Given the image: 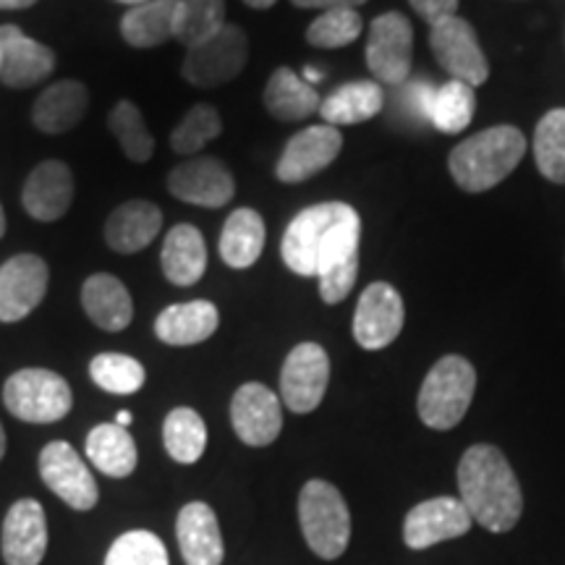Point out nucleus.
I'll return each instance as SVG.
<instances>
[{
  "mask_svg": "<svg viewBox=\"0 0 565 565\" xmlns=\"http://www.w3.org/2000/svg\"><path fill=\"white\" fill-rule=\"evenodd\" d=\"M221 315L212 301L171 303L154 320V335L168 345H196L215 335Z\"/></svg>",
  "mask_w": 565,
  "mask_h": 565,
  "instance_id": "b1692460",
  "label": "nucleus"
},
{
  "mask_svg": "<svg viewBox=\"0 0 565 565\" xmlns=\"http://www.w3.org/2000/svg\"><path fill=\"white\" fill-rule=\"evenodd\" d=\"M175 536L186 565H221L223 534L217 515L207 503H189L175 521Z\"/></svg>",
  "mask_w": 565,
  "mask_h": 565,
  "instance_id": "4be33fe9",
  "label": "nucleus"
},
{
  "mask_svg": "<svg viewBox=\"0 0 565 565\" xmlns=\"http://www.w3.org/2000/svg\"><path fill=\"white\" fill-rule=\"evenodd\" d=\"M299 521L309 550L322 561H335L351 540V513L343 494L324 479H309L299 494Z\"/></svg>",
  "mask_w": 565,
  "mask_h": 565,
  "instance_id": "39448f33",
  "label": "nucleus"
},
{
  "mask_svg": "<svg viewBox=\"0 0 565 565\" xmlns=\"http://www.w3.org/2000/svg\"><path fill=\"white\" fill-rule=\"evenodd\" d=\"M461 503L475 524L487 532L503 534L519 524L524 511V494L511 463L494 445H471L458 463Z\"/></svg>",
  "mask_w": 565,
  "mask_h": 565,
  "instance_id": "f03ea898",
  "label": "nucleus"
},
{
  "mask_svg": "<svg viewBox=\"0 0 565 565\" xmlns=\"http://www.w3.org/2000/svg\"><path fill=\"white\" fill-rule=\"evenodd\" d=\"M265 108L278 121H301L312 113H320L322 97L312 84H307L291 68H278L265 87Z\"/></svg>",
  "mask_w": 565,
  "mask_h": 565,
  "instance_id": "c85d7f7f",
  "label": "nucleus"
},
{
  "mask_svg": "<svg viewBox=\"0 0 565 565\" xmlns=\"http://www.w3.org/2000/svg\"><path fill=\"white\" fill-rule=\"evenodd\" d=\"M330 383V359L320 343H299L282 362L280 401L294 414H309L322 404Z\"/></svg>",
  "mask_w": 565,
  "mask_h": 565,
  "instance_id": "9d476101",
  "label": "nucleus"
},
{
  "mask_svg": "<svg viewBox=\"0 0 565 565\" xmlns=\"http://www.w3.org/2000/svg\"><path fill=\"white\" fill-rule=\"evenodd\" d=\"M55 71V53L26 38L19 26H0V82L11 89H30Z\"/></svg>",
  "mask_w": 565,
  "mask_h": 565,
  "instance_id": "a211bd4d",
  "label": "nucleus"
},
{
  "mask_svg": "<svg viewBox=\"0 0 565 565\" xmlns=\"http://www.w3.org/2000/svg\"><path fill=\"white\" fill-rule=\"evenodd\" d=\"M108 129L116 137L126 158L131 162H147L154 154V137L147 129L145 116L131 100H118L108 116Z\"/></svg>",
  "mask_w": 565,
  "mask_h": 565,
  "instance_id": "c9c22d12",
  "label": "nucleus"
},
{
  "mask_svg": "<svg viewBox=\"0 0 565 565\" xmlns=\"http://www.w3.org/2000/svg\"><path fill=\"white\" fill-rule=\"evenodd\" d=\"M385 108V92L377 82H349L322 97L320 118L328 126L364 124Z\"/></svg>",
  "mask_w": 565,
  "mask_h": 565,
  "instance_id": "bb28decb",
  "label": "nucleus"
},
{
  "mask_svg": "<svg viewBox=\"0 0 565 565\" xmlns=\"http://www.w3.org/2000/svg\"><path fill=\"white\" fill-rule=\"evenodd\" d=\"M162 228V212L150 200L118 204L105 221V242L116 254H137L147 249Z\"/></svg>",
  "mask_w": 565,
  "mask_h": 565,
  "instance_id": "412c9836",
  "label": "nucleus"
},
{
  "mask_svg": "<svg viewBox=\"0 0 565 565\" xmlns=\"http://www.w3.org/2000/svg\"><path fill=\"white\" fill-rule=\"evenodd\" d=\"M429 47H433V55L440 63V68L454 76L456 82L469 84V87H482L487 76H490V63L484 58L475 26L458 13L437 21L433 32H429Z\"/></svg>",
  "mask_w": 565,
  "mask_h": 565,
  "instance_id": "6e6552de",
  "label": "nucleus"
},
{
  "mask_svg": "<svg viewBox=\"0 0 565 565\" xmlns=\"http://www.w3.org/2000/svg\"><path fill=\"white\" fill-rule=\"evenodd\" d=\"M524 152L526 139L515 126H492L456 145L448 168L463 192H490L515 171Z\"/></svg>",
  "mask_w": 565,
  "mask_h": 565,
  "instance_id": "7ed1b4c3",
  "label": "nucleus"
},
{
  "mask_svg": "<svg viewBox=\"0 0 565 565\" xmlns=\"http://www.w3.org/2000/svg\"><path fill=\"white\" fill-rule=\"evenodd\" d=\"M6 456V433H3V424H0V461Z\"/></svg>",
  "mask_w": 565,
  "mask_h": 565,
  "instance_id": "de8ad7c7",
  "label": "nucleus"
},
{
  "mask_svg": "<svg viewBox=\"0 0 565 565\" xmlns=\"http://www.w3.org/2000/svg\"><path fill=\"white\" fill-rule=\"evenodd\" d=\"M179 0H150L145 6H134L121 19V34L131 47H158L173 40V21Z\"/></svg>",
  "mask_w": 565,
  "mask_h": 565,
  "instance_id": "7c9ffc66",
  "label": "nucleus"
},
{
  "mask_svg": "<svg viewBox=\"0 0 565 565\" xmlns=\"http://www.w3.org/2000/svg\"><path fill=\"white\" fill-rule=\"evenodd\" d=\"M89 89L82 82L63 79L47 87L32 105V124L42 134H66L82 124Z\"/></svg>",
  "mask_w": 565,
  "mask_h": 565,
  "instance_id": "a878e982",
  "label": "nucleus"
},
{
  "mask_svg": "<svg viewBox=\"0 0 565 565\" xmlns=\"http://www.w3.org/2000/svg\"><path fill=\"white\" fill-rule=\"evenodd\" d=\"M6 236V212H3V207H0V238Z\"/></svg>",
  "mask_w": 565,
  "mask_h": 565,
  "instance_id": "09e8293b",
  "label": "nucleus"
},
{
  "mask_svg": "<svg viewBox=\"0 0 565 565\" xmlns=\"http://www.w3.org/2000/svg\"><path fill=\"white\" fill-rule=\"evenodd\" d=\"M221 113L212 108V105H194V108L181 118V124L173 129L171 147L175 154L189 158V154H196L202 147H207L212 139L221 137Z\"/></svg>",
  "mask_w": 565,
  "mask_h": 565,
  "instance_id": "4c0bfd02",
  "label": "nucleus"
},
{
  "mask_svg": "<svg viewBox=\"0 0 565 565\" xmlns=\"http://www.w3.org/2000/svg\"><path fill=\"white\" fill-rule=\"evenodd\" d=\"M87 458L97 471L113 479L134 475L139 463L137 443L129 429L118 427V424H100L92 429L87 437Z\"/></svg>",
  "mask_w": 565,
  "mask_h": 565,
  "instance_id": "c756f323",
  "label": "nucleus"
},
{
  "mask_svg": "<svg viewBox=\"0 0 565 565\" xmlns=\"http://www.w3.org/2000/svg\"><path fill=\"white\" fill-rule=\"evenodd\" d=\"M475 87L450 79L435 89L433 105H429V124L443 134H461L475 118Z\"/></svg>",
  "mask_w": 565,
  "mask_h": 565,
  "instance_id": "72a5a7b5",
  "label": "nucleus"
},
{
  "mask_svg": "<svg viewBox=\"0 0 565 565\" xmlns=\"http://www.w3.org/2000/svg\"><path fill=\"white\" fill-rule=\"evenodd\" d=\"M414 6V11L427 21L429 26H435L437 21L456 17L458 0H408Z\"/></svg>",
  "mask_w": 565,
  "mask_h": 565,
  "instance_id": "a19ab883",
  "label": "nucleus"
},
{
  "mask_svg": "<svg viewBox=\"0 0 565 565\" xmlns=\"http://www.w3.org/2000/svg\"><path fill=\"white\" fill-rule=\"evenodd\" d=\"M475 519L461 498H433L414 505L404 521V542L412 550H427L469 532Z\"/></svg>",
  "mask_w": 565,
  "mask_h": 565,
  "instance_id": "f3484780",
  "label": "nucleus"
},
{
  "mask_svg": "<svg viewBox=\"0 0 565 565\" xmlns=\"http://www.w3.org/2000/svg\"><path fill=\"white\" fill-rule=\"evenodd\" d=\"M3 404L21 422L53 424L68 416L74 406V393L58 372L30 366V370L13 372L6 380Z\"/></svg>",
  "mask_w": 565,
  "mask_h": 565,
  "instance_id": "423d86ee",
  "label": "nucleus"
},
{
  "mask_svg": "<svg viewBox=\"0 0 565 565\" xmlns=\"http://www.w3.org/2000/svg\"><path fill=\"white\" fill-rule=\"evenodd\" d=\"M47 263L38 254H17L0 265V322H19L40 307L47 294Z\"/></svg>",
  "mask_w": 565,
  "mask_h": 565,
  "instance_id": "ddd939ff",
  "label": "nucleus"
},
{
  "mask_svg": "<svg viewBox=\"0 0 565 565\" xmlns=\"http://www.w3.org/2000/svg\"><path fill=\"white\" fill-rule=\"evenodd\" d=\"M265 221L257 210L238 207L228 215L221 233V257L233 270H246L263 257Z\"/></svg>",
  "mask_w": 565,
  "mask_h": 565,
  "instance_id": "cd10ccee",
  "label": "nucleus"
},
{
  "mask_svg": "<svg viewBox=\"0 0 565 565\" xmlns=\"http://www.w3.org/2000/svg\"><path fill=\"white\" fill-rule=\"evenodd\" d=\"M299 9H320V11H335V9H359L366 0H291Z\"/></svg>",
  "mask_w": 565,
  "mask_h": 565,
  "instance_id": "79ce46f5",
  "label": "nucleus"
},
{
  "mask_svg": "<svg viewBox=\"0 0 565 565\" xmlns=\"http://www.w3.org/2000/svg\"><path fill=\"white\" fill-rule=\"evenodd\" d=\"M362 17L356 9H335L324 11L317 17L307 30V42L312 47H322V51H335V47H345L359 40L362 34Z\"/></svg>",
  "mask_w": 565,
  "mask_h": 565,
  "instance_id": "58836bf2",
  "label": "nucleus"
},
{
  "mask_svg": "<svg viewBox=\"0 0 565 565\" xmlns=\"http://www.w3.org/2000/svg\"><path fill=\"white\" fill-rule=\"evenodd\" d=\"M362 217L345 202L301 210L282 233V263L296 275L320 280L324 303H341L359 278Z\"/></svg>",
  "mask_w": 565,
  "mask_h": 565,
  "instance_id": "f257e3e1",
  "label": "nucleus"
},
{
  "mask_svg": "<svg viewBox=\"0 0 565 565\" xmlns=\"http://www.w3.org/2000/svg\"><path fill=\"white\" fill-rule=\"evenodd\" d=\"M168 192L196 207L217 210L236 194V181L217 158L183 160L168 175Z\"/></svg>",
  "mask_w": 565,
  "mask_h": 565,
  "instance_id": "2eb2a0df",
  "label": "nucleus"
},
{
  "mask_svg": "<svg viewBox=\"0 0 565 565\" xmlns=\"http://www.w3.org/2000/svg\"><path fill=\"white\" fill-rule=\"evenodd\" d=\"M40 477L51 487L53 494H58L63 503L74 511H92L97 505V482L92 477L89 466L82 461L74 445L55 440L47 443L40 454Z\"/></svg>",
  "mask_w": 565,
  "mask_h": 565,
  "instance_id": "f8f14e48",
  "label": "nucleus"
},
{
  "mask_svg": "<svg viewBox=\"0 0 565 565\" xmlns=\"http://www.w3.org/2000/svg\"><path fill=\"white\" fill-rule=\"evenodd\" d=\"M82 307L105 333H121L134 320V301L129 288L116 275H89L82 286Z\"/></svg>",
  "mask_w": 565,
  "mask_h": 565,
  "instance_id": "5701e85b",
  "label": "nucleus"
},
{
  "mask_svg": "<svg viewBox=\"0 0 565 565\" xmlns=\"http://www.w3.org/2000/svg\"><path fill=\"white\" fill-rule=\"evenodd\" d=\"M534 160L547 181L565 183V108L545 113L536 124Z\"/></svg>",
  "mask_w": 565,
  "mask_h": 565,
  "instance_id": "f704fd0d",
  "label": "nucleus"
},
{
  "mask_svg": "<svg viewBox=\"0 0 565 565\" xmlns=\"http://www.w3.org/2000/svg\"><path fill=\"white\" fill-rule=\"evenodd\" d=\"M249 63V38L242 26L225 24L202 45L186 51L181 76L200 89H215L236 79Z\"/></svg>",
  "mask_w": 565,
  "mask_h": 565,
  "instance_id": "0eeeda50",
  "label": "nucleus"
},
{
  "mask_svg": "<svg viewBox=\"0 0 565 565\" xmlns=\"http://www.w3.org/2000/svg\"><path fill=\"white\" fill-rule=\"evenodd\" d=\"M103 565H171V561L158 534L134 529L113 542Z\"/></svg>",
  "mask_w": 565,
  "mask_h": 565,
  "instance_id": "ea45409f",
  "label": "nucleus"
},
{
  "mask_svg": "<svg viewBox=\"0 0 565 565\" xmlns=\"http://www.w3.org/2000/svg\"><path fill=\"white\" fill-rule=\"evenodd\" d=\"M225 21V0H179L173 21V40L186 51L217 34Z\"/></svg>",
  "mask_w": 565,
  "mask_h": 565,
  "instance_id": "2f4dec72",
  "label": "nucleus"
},
{
  "mask_svg": "<svg viewBox=\"0 0 565 565\" xmlns=\"http://www.w3.org/2000/svg\"><path fill=\"white\" fill-rule=\"evenodd\" d=\"M246 6H249V9H257V11H265V9H273L275 3H278V0H244Z\"/></svg>",
  "mask_w": 565,
  "mask_h": 565,
  "instance_id": "c03bdc74",
  "label": "nucleus"
},
{
  "mask_svg": "<svg viewBox=\"0 0 565 565\" xmlns=\"http://www.w3.org/2000/svg\"><path fill=\"white\" fill-rule=\"evenodd\" d=\"M404 299L391 282H372L364 288L353 312V341L364 351L387 349L404 330Z\"/></svg>",
  "mask_w": 565,
  "mask_h": 565,
  "instance_id": "9b49d317",
  "label": "nucleus"
},
{
  "mask_svg": "<svg viewBox=\"0 0 565 565\" xmlns=\"http://www.w3.org/2000/svg\"><path fill=\"white\" fill-rule=\"evenodd\" d=\"M26 215L40 223H55L74 202V173L63 160H45L30 173L21 192Z\"/></svg>",
  "mask_w": 565,
  "mask_h": 565,
  "instance_id": "aec40b11",
  "label": "nucleus"
},
{
  "mask_svg": "<svg viewBox=\"0 0 565 565\" xmlns=\"http://www.w3.org/2000/svg\"><path fill=\"white\" fill-rule=\"evenodd\" d=\"M118 3H126V6H145V3H150V0H118Z\"/></svg>",
  "mask_w": 565,
  "mask_h": 565,
  "instance_id": "8fccbe9b",
  "label": "nucleus"
},
{
  "mask_svg": "<svg viewBox=\"0 0 565 565\" xmlns=\"http://www.w3.org/2000/svg\"><path fill=\"white\" fill-rule=\"evenodd\" d=\"M322 76H320V71H315V68H307V76H303V82L307 84H315V82H320Z\"/></svg>",
  "mask_w": 565,
  "mask_h": 565,
  "instance_id": "49530a36",
  "label": "nucleus"
},
{
  "mask_svg": "<svg viewBox=\"0 0 565 565\" xmlns=\"http://www.w3.org/2000/svg\"><path fill=\"white\" fill-rule=\"evenodd\" d=\"M6 565H40L47 553V521L40 500L24 498L9 508L0 534Z\"/></svg>",
  "mask_w": 565,
  "mask_h": 565,
  "instance_id": "6ab92c4d",
  "label": "nucleus"
},
{
  "mask_svg": "<svg viewBox=\"0 0 565 565\" xmlns=\"http://www.w3.org/2000/svg\"><path fill=\"white\" fill-rule=\"evenodd\" d=\"M343 137L335 126L320 124L309 126L299 134H294L288 139L286 150H282L275 175L282 183H301L312 179L328 166H333V160L341 154Z\"/></svg>",
  "mask_w": 565,
  "mask_h": 565,
  "instance_id": "4468645a",
  "label": "nucleus"
},
{
  "mask_svg": "<svg viewBox=\"0 0 565 565\" xmlns=\"http://www.w3.org/2000/svg\"><path fill=\"white\" fill-rule=\"evenodd\" d=\"M414 61V26L404 13L391 11L372 21L366 38V66L377 84L398 87L412 74Z\"/></svg>",
  "mask_w": 565,
  "mask_h": 565,
  "instance_id": "1a4fd4ad",
  "label": "nucleus"
},
{
  "mask_svg": "<svg viewBox=\"0 0 565 565\" xmlns=\"http://www.w3.org/2000/svg\"><path fill=\"white\" fill-rule=\"evenodd\" d=\"M134 422V416L129 414V412H118V416H116V424L118 427H124V429H129V424Z\"/></svg>",
  "mask_w": 565,
  "mask_h": 565,
  "instance_id": "a18cd8bd",
  "label": "nucleus"
},
{
  "mask_svg": "<svg viewBox=\"0 0 565 565\" xmlns=\"http://www.w3.org/2000/svg\"><path fill=\"white\" fill-rule=\"evenodd\" d=\"M89 377L113 395H134L147 383L145 366L126 353H97L89 362Z\"/></svg>",
  "mask_w": 565,
  "mask_h": 565,
  "instance_id": "e433bc0d",
  "label": "nucleus"
},
{
  "mask_svg": "<svg viewBox=\"0 0 565 565\" xmlns=\"http://www.w3.org/2000/svg\"><path fill=\"white\" fill-rule=\"evenodd\" d=\"M162 275L179 288H189L202 280L204 270H207V244L200 228L194 225L181 223L168 231L166 244L160 252Z\"/></svg>",
  "mask_w": 565,
  "mask_h": 565,
  "instance_id": "393cba45",
  "label": "nucleus"
},
{
  "mask_svg": "<svg viewBox=\"0 0 565 565\" xmlns=\"http://www.w3.org/2000/svg\"><path fill=\"white\" fill-rule=\"evenodd\" d=\"M34 3H38V0H0V11H21L30 9Z\"/></svg>",
  "mask_w": 565,
  "mask_h": 565,
  "instance_id": "37998d69",
  "label": "nucleus"
},
{
  "mask_svg": "<svg viewBox=\"0 0 565 565\" xmlns=\"http://www.w3.org/2000/svg\"><path fill=\"white\" fill-rule=\"evenodd\" d=\"M477 391V372L469 359L443 356L424 377L416 412L429 429H454L469 412Z\"/></svg>",
  "mask_w": 565,
  "mask_h": 565,
  "instance_id": "20e7f679",
  "label": "nucleus"
},
{
  "mask_svg": "<svg viewBox=\"0 0 565 565\" xmlns=\"http://www.w3.org/2000/svg\"><path fill=\"white\" fill-rule=\"evenodd\" d=\"M231 424L238 440L252 448H265L278 440L282 429L280 398L263 383H246L231 401Z\"/></svg>",
  "mask_w": 565,
  "mask_h": 565,
  "instance_id": "dca6fc26",
  "label": "nucleus"
},
{
  "mask_svg": "<svg viewBox=\"0 0 565 565\" xmlns=\"http://www.w3.org/2000/svg\"><path fill=\"white\" fill-rule=\"evenodd\" d=\"M162 443L173 461L196 463L207 448V427L194 408H173L162 424Z\"/></svg>",
  "mask_w": 565,
  "mask_h": 565,
  "instance_id": "473e14b6",
  "label": "nucleus"
}]
</instances>
